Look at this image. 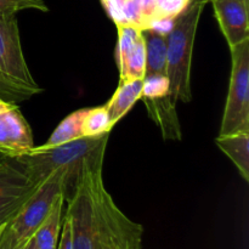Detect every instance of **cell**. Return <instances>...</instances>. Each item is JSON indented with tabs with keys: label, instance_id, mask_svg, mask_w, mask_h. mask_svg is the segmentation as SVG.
Returning <instances> with one entry per match:
<instances>
[{
	"label": "cell",
	"instance_id": "ba28073f",
	"mask_svg": "<svg viewBox=\"0 0 249 249\" xmlns=\"http://www.w3.org/2000/svg\"><path fill=\"white\" fill-rule=\"evenodd\" d=\"M65 215L71 221L73 249H96V228L92 203L82 172H79L75 179L74 190Z\"/></svg>",
	"mask_w": 249,
	"mask_h": 249
},
{
	"label": "cell",
	"instance_id": "52a82bcc",
	"mask_svg": "<svg viewBox=\"0 0 249 249\" xmlns=\"http://www.w3.org/2000/svg\"><path fill=\"white\" fill-rule=\"evenodd\" d=\"M38 186L14 158L0 160V228L16 216Z\"/></svg>",
	"mask_w": 249,
	"mask_h": 249
},
{
	"label": "cell",
	"instance_id": "d4e9b609",
	"mask_svg": "<svg viewBox=\"0 0 249 249\" xmlns=\"http://www.w3.org/2000/svg\"><path fill=\"white\" fill-rule=\"evenodd\" d=\"M4 158H6V157H5L4 155H1V153H0V160H4Z\"/></svg>",
	"mask_w": 249,
	"mask_h": 249
},
{
	"label": "cell",
	"instance_id": "603a6c76",
	"mask_svg": "<svg viewBox=\"0 0 249 249\" xmlns=\"http://www.w3.org/2000/svg\"><path fill=\"white\" fill-rule=\"evenodd\" d=\"M57 249H73L72 245V228H71V221L67 215H65L61 226V236L60 241L57 243Z\"/></svg>",
	"mask_w": 249,
	"mask_h": 249
},
{
	"label": "cell",
	"instance_id": "277c9868",
	"mask_svg": "<svg viewBox=\"0 0 249 249\" xmlns=\"http://www.w3.org/2000/svg\"><path fill=\"white\" fill-rule=\"evenodd\" d=\"M0 88L18 100L41 91L22 51L16 14L0 16Z\"/></svg>",
	"mask_w": 249,
	"mask_h": 249
},
{
	"label": "cell",
	"instance_id": "4316f807",
	"mask_svg": "<svg viewBox=\"0 0 249 249\" xmlns=\"http://www.w3.org/2000/svg\"><path fill=\"white\" fill-rule=\"evenodd\" d=\"M208 1H211V0H208Z\"/></svg>",
	"mask_w": 249,
	"mask_h": 249
},
{
	"label": "cell",
	"instance_id": "30bf717a",
	"mask_svg": "<svg viewBox=\"0 0 249 249\" xmlns=\"http://www.w3.org/2000/svg\"><path fill=\"white\" fill-rule=\"evenodd\" d=\"M116 58L119 68V83L143 79L146 50L141 29L130 24H119Z\"/></svg>",
	"mask_w": 249,
	"mask_h": 249
},
{
	"label": "cell",
	"instance_id": "4fadbf2b",
	"mask_svg": "<svg viewBox=\"0 0 249 249\" xmlns=\"http://www.w3.org/2000/svg\"><path fill=\"white\" fill-rule=\"evenodd\" d=\"M146 50V77L167 75V36L147 28L141 31Z\"/></svg>",
	"mask_w": 249,
	"mask_h": 249
},
{
	"label": "cell",
	"instance_id": "5bb4252c",
	"mask_svg": "<svg viewBox=\"0 0 249 249\" xmlns=\"http://www.w3.org/2000/svg\"><path fill=\"white\" fill-rule=\"evenodd\" d=\"M215 143L237 167L245 181H249V133L225 134L215 139Z\"/></svg>",
	"mask_w": 249,
	"mask_h": 249
},
{
	"label": "cell",
	"instance_id": "ac0fdd59",
	"mask_svg": "<svg viewBox=\"0 0 249 249\" xmlns=\"http://www.w3.org/2000/svg\"><path fill=\"white\" fill-rule=\"evenodd\" d=\"M113 128L109 118L106 105L94 108H88L87 114L83 119V136H97L109 134Z\"/></svg>",
	"mask_w": 249,
	"mask_h": 249
},
{
	"label": "cell",
	"instance_id": "cb8c5ba5",
	"mask_svg": "<svg viewBox=\"0 0 249 249\" xmlns=\"http://www.w3.org/2000/svg\"><path fill=\"white\" fill-rule=\"evenodd\" d=\"M23 249H36V241H34V237L29 238L28 241L26 242V245H24Z\"/></svg>",
	"mask_w": 249,
	"mask_h": 249
},
{
	"label": "cell",
	"instance_id": "9a60e30c",
	"mask_svg": "<svg viewBox=\"0 0 249 249\" xmlns=\"http://www.w3.org/2000/svg\"><path fill=\"white\" fill-rule=\"evenodd\" d=\"M143 79L129 80V82L119 83L116 92L106 104L112 125H116L136 104L139 99H141L142 94Z\"/></svg>",
	"mask_w": 249,
	"mask_h": 249
},
{
	"label": "cell",
	"instance_id": "e0dca14e",
	"mask_svg": "<svg viewBox=\"0 0 249 249\" xmlns=\"http://www.w3.org/2000/svg\"><path fill=\"white\" fill-rule=\"evenodd\" d=\"M88 108L78 109L68 114L57 126L53 134L50 135L49 140L43 145L38 146L39 148H50L53 146L62 145V143L70 142V141L77 140V139L84 138L83 136V119L87 114Z\"/></svg>",
	"mask_w": 249,
	"mask_h": 249
},
{
	"label": "cell",
	"instance_id": "7a4b0ae2",
	"mask_svg": "<svg viewBox=\"0 0 249 249\" xmlns=\"http://www.w3.org/2000/svg\"><path fill=\"white\" fill-rule=\"evenodd\" d=\"M208 0H192L173 22L167 34V75L169 96L175 105L192 100L191 65L195 38L199 18Z\"/></svg>",
	"mask_w": 249,
	"mask_h": 249
},
{
	"label": "cell",
	"instance_id": "9c48e42d",
	"mask_svg": "<svg viewBox=\"0 0 249 249\" xmlns=\"http://www.w3.org/2000/svg\"><path fill=\"white\" fill-rule=\"evenodd\" d=\"M34 147L33 134L18 107L0 99V153L17 158Z\"/></svg>",
	"mask_w": 249,
	"mask_h": 249
},
{
	"label": "cell",
	"instance_id": "7c38bea8",
	"mask_svg": "<svg viewBox=\"0 0 249 249\" xmlns=\"http://www.w3.org/2000/svg\"><path fill=\"white\" fill-rule=\"evenodd\" d=\"M147 108L148 116L160 126L165 140H181V128L177 114V105L170 100L169 95L158 99H142Z\"/></svg>",
	"mask_w": 249,
	"mask_h": 249
},
{
	"label": "cell",
	"instance_id": "d6986e66",
	"mask_svg": "<svg viewBox=\"0 0 249 249\" xmlns=\"http://www.w3.org/2000/svg\"><path fill=\"white\" fill-rule=\"evenodd\" d=\"M192 0H155V15L153 21L160 19H175Z\"/></svg>",
	"mask_w": 249,
	"mask_h": 249
},
{
	"label": "cell",
	"instance_id": "8fae6325",
	"mask_svg": "<svg viewBox=\"0 0 249 249\" xmlns=\"http://www.w3.org/2000/svg\"><path fill=\"white\" fill-rule=\"evenodd\" d=\"M211 2L229 48L249 40V0H211Z\"/></svg>",
	"mask_w": 249,
	"mask_h": 249
},
{
	"label": "cell",
	"instance_id": "3957f363",
	"mask_svg": "<svg viewBox=\"0 0 249 249\" xmlns=\"http://www.w3.org/2000/svg\"><path fill=\"white\" fill-rule=\"evenodd\" d=\"M108 135L85 136L50 148L34 146L31 152L14 160L19 163L36 185H40L49 175L58 169H67L71 177L75 180L85 158L101 146L107 145Z\"/></svg>",
	"mask_w": 249,
	"mask_h": 249
},
{
	"label": "cell",
	"instance_id": "6da1fadb",
	"mask_svg": "<svg viewBox=\"0 0 249 249\" xmlns=\"http://www.w3.org/2000/svg\"><path fill=\"white\" fill-rule=\"evenodd\" d=\"M106 145L83 162L82 172L92 203L96 249H141L143 229L131 221L114 203L102 179Z\"/></svg>",
	"mask_w": 249,
	"mask_h": 249
},
{
	"label": "cell",
	"instance_id": "8992f818",
	"mask_svg": "<svg viewBox=\"0 0 249 249\" xmlns=\"http://www.w3.org/2000/svg\"><path fill=\"white\" fill-rule=\"evenodd\" d=\"M230 51L231 75L219 135L249 133V40Z\"/></svg>",
	"mask_w": 249,
	"mask_h": 249
},
{
	"label": "cell",
	"instance_id": "2e32d148",
	"mask_svg": "<svg viewBox=\"0 0 249 249\" xmlns=\"http://www.w3.org/2000/svg\"><path fill=\"white\" fill-rule=\"evenodd\" d=\"M65 195L60 196L53 204L50 214L34 233L36 249H57L58 237L62 226V209Z\"/></svg>",
	"mask_w": 249,
	"mask_h": 249
},
{
	"label": "cell",
	"instance_id": "5b68a950",
	"mask_svg": "<svg viewBox=\"0 0 249 249\" xmlns=\"http://www.w3.org/2000/svg\"><path fill=\"white\" fill-rule=\"evenodd\" d=\"M73 180L67 169H58L49 175L22 206L7 225L15 237L26 243L45 221L57 198L65 195L68 182Z\"/></svg>",
	"mask_w": 249,
	"mask_h": 249
},
{
	"label": "cell",
	"instance_id": "ffe728a7",
	"mask_svg": "<svg viewBox=\"0 0 249 249\" xmlns=\"http://www.w3.org/2000/svg\"><path fill=\"white\" fill-rule=\"evenodd\" d=\"M169 95V79L163 75L143 78L141 99H158Z\"/></svg>",
	"mask_w": 249,
	"mask_h": 249
},
{
	"label": "cell",
	"instance_id": "83f0119b",
	"mask_svg": "<svg viewBox=\"0 0 249 249\" xmlns=\"http://www.w3.org/2000/svg\"><path fill=\"white\" fill-rule=\"evenodd\" d=\"M208 2H209V1H208Z\"/></svg>",
	"mask_w": 249,
	"mask_h": 249
},
{
	"label": "cell",
	"instance_id": "7402d4cb",
	"mask_svg": "<svg viewBox=\"0 0 249 249\" xmlns=\"http://www.w3.org/2000/svg\"><path fill=\"white\" fill-rule=\"evenodd\" d=\"M26 243H21L15 237L9 225H5L0 232V249H23Z\"/></svg>",
	"mask_w": 249,
	"mask_h": 249
},
{
	"label": "cell",
	"instance_id": "484cf974",
	"mask_svg": "<svg viewBox=\"0 0 249 249\" xmlns=\"http://www.w3.org/2000/svg\"><path fill=\"white\" fill-rule=\"evenodd\" d=\"M2 229H4V226H2V228H0V232H1V230H2Z\"/></svg>",
	"mask_w": 249,
	"mask_h": 249
},
{
	"label": "cell",
	"instance_id": "44dd1931",
	"mask_svg": "<svg viewBox=\"0 0 249 249\" xmlns=\"http://www.w3.org/2000/svg\"><path fill=\"white\" fill-rule=\"evenodd\" d=\"M38 10L46 12L48 6L43 0H0V16L17 14L22 10Z\"/></svg>",
	"mask_w": 249,
	"mask_h": 249
}]
</instances>
